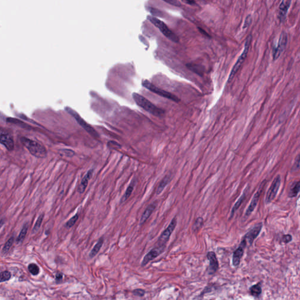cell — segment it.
<instances>
[{
	"mask_svg": "<svg viewBox=\"0 0 300 300\" xmlns=\"http://www.w3.org/2000/svg\"><path fill=\"white\" fill-rule=\"evenodd\" d=\"M246 190H247V189H246L244 190V191L243 192V193L242 195V196L239 198V199L237 200V201L236 202V203L234 204V206L233 207V208L231 209V214H230V216L231 217H232L233 216V215L235 213V212L239 209V208L241 204L243 203V200H244V199L246 198Z\"/></svg>",
	"mask_w": 300,
	"mask_h": 300,
	"instance_id": "obj_22",
	"label": "cell"
},
{
	"mask_svg": "<svg viewBox=\"0 0 300 300\" xmlns=\"http://www.w3.org/2000/svg\"><path fill=\"white\" fill-rule=\"evenodd\" d=\"M93 172V169H90L84 175V177L82 179L80 185H79L78 189H77V191H78L79 193H83L84 192L86 188L87 185H88V181H89V180L92 177Z\"/></svg>",
	"mask_w": 300,
	"mask_h": 300,
	"instance_id": "obj_18",
	"label": "cell"
},
{
	"mask_svg": "<svg viewBox=\"0 0 300 300\" xmlns=\"http://www.w3.org/2000/svg\"><path fill=\"white\" fill-rule=\"evenodd\" d=\"M103 242H104V238L101 237L99 240V241L97 242V243L95 244V246H94V247L93 248L92 251L90 252V253L89 254V257L90 258H93L97 255V253H99V252L100 251V249L102 248V247L103 246Z\"/></svg>",
	"mask_w": 300,
	"mask_h": 300,
	"instance_id": "obj_20",
	"label": "cell"
},
{
	"mask_svg": "<svg viewBox=\"0 0 300 300\" xmlns=\"http://www.w3.org/2000/svg\"><path fill=\"white\" fill-rule=\"evenodd\" d=\"M0 282H5L9 280L11 277V274L8 271H4L0 274Z\"/></svg>",
	"mask_w": 300,
	"mask_h": 300,
	"instance_id": "obj_30",
	"label": "cell"
},
{
	"mask_svg": "<svg viewBox=\"0 0 300 300\" xmlns=\"http://www.w3.org/2000/svg\"><path fill=\"white\" fill-rule=\"evenodd\" d=\"M198 30H199V31H200V32H203V33H202V34H204L205 36H206V37H209V35H208V34H207V33H206L205 31H203L202 29H201V28H198Z\"/></svg>",
	"mask_w": 300,
	"mask_h": 300,
	"instance_id": "obj_39",
	"label": "cell"
},
{
	"mask_svg": "<svg viewBox=\"0 0 300 300\" xmlns=\"http://www.w3.org/2000/svg\"><path fill=\"white\" fill-rule=\"evenodd\" d=\"M287 43V35L286 33L281 34L277 47L273 50V59H277L283 50L285 49Z\"/></svg>",
	"mask_w": 300,
	"mask_h": 300,
	"instance_id": "obj_10",
	"label": "cell"
},
{
	"mask_svg": "<svg viewBox=\"0 0 300 300\" xmlns=\"http://www.w3.org/2000/svg\"><path fill=\"white\" fill-rule=\"evenodd\" d=\"M246 246V239H243L239 247L234 252L233 255L232 262L233 265L234 267H237L240 264V260L243 256L244 250Z\"/></svg>",
	"mask_w": 300,
	"mask_h": 300,
	"instance_id": "obj_12",
	"label": "cell"
},
{
	"mask_svg": "<svg viewBox=\"0 0 300 300\" xmlns=\"http://www.w3.org/2000/svg\"><path fill=\"white\" fill-rule=\"evenodd\" d=\"M182 1H185V2L186 1V2H187V4H193V3H194V2H193V1H190V0H182Z\"/></svg>",
	"mask_w": 300,
	"mask_h": 300,
	"instance_id": "obj_40",
	"label": "cell"
},
{
	"mask_svg": "<svg viewBox=\"0 0 300 300\" xmlns=\"http://www.w3.org/2000/svg\"><path fill=\"white\" fill-rule=\"evenodd\" d=\"M250 293L255 297H258L262 293V287L260 283H258L252 286L250 289Z\"/></svg>",
	"mask_w": 300,
	"mask_h": 300,
	"instance_id": "obj_24",
	"label": "cell"
},
{
	"mask_svg": "<svg viewBox=\"0 0 300 300\" xmlns=\"http://www.w3.org/2000/svg\"><path fill=\"white\" fill-rule=\"evenodd\" d=\"M79 218V216L77 215H75V216H74L72 218H71L68 222L66 224V226L67 227H72V226H74L76 222H77V219Z\"/></svg>",
	"mask_w": 300,
	"mask_h": 300,
	"instance_id": "obj_31",
	"label": "cell"
},
{
	"mask_svg": "<svg viewBox=\"0 0 300 300\" xmlns=\"http://www.w3.org/2000/svg\"><path fill=\"white\" fill-rule=\"evenodd\" d=\"M291 0H283L279 6L278 17L281 21L284 19L290 6Z\"/></svg>",
	"mask_w": 300,
	"mask_h": 300,
	"instance_id": "obj_16",
	"label": "cell"
},
{
	"mask_svg": "<svg viewBox=\"0 0 300 300\" xmlns=\"http://www.w3.org/2000/svg\"><path fill=\"white\" fill-rule=\"evenodd\" d=\"M21 141L32 155L40 158L46 156L47 151L45 147L37 141L25 137H22Z\"/></svg>",
	"mask_w": 300,
	"mask_h": 300,
	"instance_id": "obj_2",
	"label": "cell"
},
{
	"mask_svg": "<svg viewBox=\"0 0 300 300\" xmlns=\"http://www.w3.org/2000/svg\"><path fill=\"white\" fill-rule=\"evenodd\" d=\"M300 191V181L296 182L294 185L291 187L289 193H288V196L290 198H294L296 197Z\"/></svg>",
	"mask_w": 300,
	"mask_h": 300,
	"instance_id": "obj_25",
	"label": "cell"
},
{
	"mask_svg": "<svg viewBox=\"0 0 300 300\" xmlns=\"http://www.w3.org/2000/svg\"><path fill=\"white\" fill-rule=\"evenodd\" d=\"M133 293L134 294V296H139V297H143L144 296L146 292L144 290H142V289H137V290H135L133 291Z\"/></svg>",
	"mask_w": 300,
	"mask_h": 300,
	"instance_id": "obj_35",
	"label": "cell"
},
{
	"mask_svg": "<svg viewBox=\"0 0 300 300\" xmlns=\"http://www.w3.org/2000/svg\"><path fill=\"white\" fill-rule=\"evenodd\" d=\"M0 142L6 149L8 151H12L14 148V142L12 137L10 134L4 131L2 129L1 131Z\"/></svg>",
	"mask_w": 300,
	"mask_h": 300,
	"instance_id": "obj_11",
	"label": "cell"
},
{
	"mask_svg": "<svg viewBox=\"0 0 300 300\" xmlns=\"http://www.w3.org/2000/svg\"><path fill=\"white\" fill-rule=\"evenodd\" d=\"M43 217H44V214H41L38 218L37 221L35 223V224L34 225L33 229H32V233L33 234L34 233H36L39 230V228L40 227V226L41 224L42 223V221H43Z\"/></svg>",
	"mask_w": 300,
	"mask_h": 300,
	"instance_id": "obj_27",
	"label": "cell"
},
{
	"mask_svg": "<svg viewBox=\"0 0 300 300\" xmlns=\"http://www.w3.org/2000/svg\"><path fill=\"white\" fill-rule=\"evenodd\" d=\"M2 225H3V220L2 219V220H1V226H2Z\"/></svg>",
	"mask_w": 300,
	"mask_h": 300,
	"instance_id": "obj_41",
	"label": "cell"
},
{
	"mask_svg": "<svg viewBox=\"0 0 300 300\" xmlns=\"http://www.w3.org/2000/svg\"><path fill=\"white\" fill-rule=\"evenodd\" d=\"M166 246H157V247L152 249L144 256L142 262L141 266L146 265L151 260L155 259L159 256L165 249Z\"/></svg>",
	"mask_w": 300,
	"mask_h": 300,
	"instance_id": "obj_9",
	"label": "cell"
},
{
	"mask_svg": "<svg viewBox=\"0 0 300 300\" xmlns=\"http://www.w3.org/2000/svg\"><path fill=\"white\" fill-rule=\"evenodd\" d=\"M133 98L134 100L138 106L143 108L146 111L150 112V114L156 116H161L164 114V112L163 110L156 107L155 105L152 103L150 100H147L141 94L137 93H134L133 94Z\"/></svg>",
	"mask_w": 300,
	"mask_h": 300,
	"instance_id": "obj_1",
	"label": "cell"
},
{
	"mask_svg": "<svg viewBox=\"0 0 300 300\" xmlns=\"http://www.w3.org/2000/svg\"><path fill=\"white\" fill-rule=\"evenodd\" d=\"M280 184H281V178L280 175H278L274 178L270 187L267 191L265 200L266 203H270L275 198L277 193V192L279 189Z\"/></svg>",
	"mask_w": 300,
	"mask_h": 300,
	"instance_id": "obj_8",
	"label": "cell"
},
{
	"mask_svg": "<svg viewBox=\"0 0 300 300\" xmlns=\"http://www.w3.org/2000/svg\"><path fill=\"white\" fill-rule=\"evenodd\" d=\"M292 240V236L290 234H287L283 236V242L285 243H289Z\"/></svg>",
	"mask_w": 300,
	"mask_h": 300,
	"instance_id": "obj_37",
	"label": "cell"
},
{
	"mask_svg": "<svg viewBox=\"0 0 300 300\" xmlns=\"http://www.w3.org/2000/svg\"><path fill=\"white\" fill-rule=\"evenodd\" d=\"M157 204H158V203L156 202V201H155L148 206V207L146 208V209L144 211V213L142 215V216L140 219V225H143L147 221V220L150 218L152 213L155 209V208L157 206Z\"/></svg>",
	"mask_w": 300,
	"mask_h": 300,
	"instance_id": "obj_17",
	"label": "cell"
},
{
	"mask_svg": "<svg viewBox=\"0 0 300 300\" xmlns=\"http://www.w3.org/2000/svg\"><path fill=\"white\" fill-rule=\"evenodd\" d=\"M142 85L145 88L147 89L148 90L151 91L152 92L155 93V94H156L161 97H165V98L169 99V100H172L175 102H178L180 101V99L175 95L155 86L154 84L151 83L150 81H149L147 80H143L142 82Z\"/></svg>",
	"mask_w": 300,
	"mask_h": 300,
	"instance_id": "obj_5",
	"label": "cell"
},
{
	"mask_svg": "<svg viewBox=\"0 0 300 300\" xmlns=\"http://www.w3.org/2000/svg\"><path fill=\"white\" fill-rule=\"evenodd\" d=\"M177 224V219L176 217H174L167 228L165 229L160 235L157 241V246H166V244L169 240L170 236L174 231Z\"/></svg>",
	"mask_w": 300,
	"mask_h": 300,
	"instance_id": "obj_6",
	"label": "cell"
},
{
	"mask_svg": "<svg viewBox=\"0 0 300 300\" xmlns=\"http://www.w3.org/2000/svg\"><path fill=\"white\" fill-rule=\"evenodd\" d=\"M62 278H63V274L62 273H56V277H55V279L56 281H59L62 279Z\"/></svg>",
	"mask_w": 300,
	"mask_h": 300,
	"instance_id": "obj_38",
	"label": "cell"
},
{
	"mask_svg": "<svg viewBox=\"0 0 300 300\" xmlns=\"http://www.w3.org/2000/svg\"><path fill=\"white\" fill-rule=\"evenodd\" d=\"M28 268L30 273L34 275H37L39 273V268L36 264L31 263L29 264Z\"/></svg>",
	"mask_w": 300,
	"mask_h": 300,
	"instance_id": "obj_29",
	"label": "cell"
},
{
	"mask_svg": "<svg viewBox=\"0 0 300 300\" xmlns=\"http://www.w3.org/2000/svg\"><path fill=\"white\" fill-rule=\"evenodd\" d=\"M264 185H265V183L264 182H262V184L260 186L259 189L257 190L256 193L253 196V199H252V201L250 202V204L249 205L248 208L246 210V216H249L253 212V211L255 210V208L256 207V206L257 205L260 196L261 195V193H262V192Z\"/></svg>",
	"mask_w": 300,
	"mask_h": 300,
	"instance_id": "obj_13",
	"label": "cell"
},
{
	"mask_svg": "<svg viewBox=\"0 0 300 300\" xmlns=\"http://www.w3.org/2000/svg\"><path fill=\"white\" fill-rule=\"evenodd\" d=\"M251 22H252V17L250 15H249L248 16H247V17L245 19L244 25L243 27V29H246L247 27H249L250 26Z\"/></svg>",
	"mask_w": 300,
	"mask_h": 300,
	"instance_id": "obj_34",
	"label": "cell"
},
{
	"mask_svg": "<svg viewBox=\"0 0 300 300\" xmlns=\"http://www.w3.org/2000/svg\"><path fill=\"white\" fill-rule=\"evenodd\" d=\"M147 19H149L155 27L158 28L165 37L173 41L174 42H178L179 41V38L178 36L175 34L171 30H169L168 26L163 21L152 16H148Z\"/></svg>",
	"mask_w": 300,
	"mask_h": 300,
	"instance_id": "obj_3",
	"label": "cell"
},
{
	"mask_svg": "<svg viewBox=\"0 0 300 300\" xmlns=\"http://www.w3.org/2000/svg\"></svg>",
	"mask_w": 300,
	"mask_h": 300,
	"instance_id": "obj_42",
	"label": "cell"
},
{
	"mask_svg": "<svg viewBox=\"0 0 300 300\" xmlns=\"http://www.w3.org/2000/svg\"><path fill=\"white\" fill-rule=\"evenodd\" d=\"M60 151H61V154L66 156L71 157V156H72L75 155V152L71 150L64 149V150H61Z\"/></svg>",
	"mask_w": 300,
	"mask_h": 300,
	"instance_id": "obj_32",
	"label": "cell"
},
{
	"mask_svg": "<svg viewBox=\"0 0 300 300\" xmlns=\"http://www.w3.org/2000/svg\"><path fill=\"white\" fill-rule=\"evenodd\" d=\"M203 225V218L202 217H199L196 219L194 224L193 225L192 229H193V231H198V230H199V229H200L202 227Z\"/></svg>",
	"mask_w": 300,
	"mask_h": 300,
	"instance_id": "obj_28",
	"label": "cell"
},
{
	"mask_svg": "<svg viewBox=\"0 0 300 300\" xmlns=\"http://www.w3.org/2000/svg\"><path fill=\"white\" fill-rule=\"evenodd\" d=\"M28 227H29V226H28V223H25L20 233H19V236L17 237V238L16 239L17 244H21L23 242V241L24 240L25 236L27 235V231L28 230Z\"/></svg>",
	"mask_w": 300,
	"mask_h": 300,
	"instance_id": "obj_19",
	"label": "cell"
},
{
	"mask_svg": "<svg viewBox=\"0 0 300 300\" xmlns=\"http://www.w3.org/2000/svg\"><path fill=\"white\" fill-rule=\"evenodd\" d=\"M252 39V37L251 35H249L248 37L247 38L246 42H245V44H244V48L243 52H242V55L238 58L236 63L234 65V66H233V69H232V70L231 71V73L230 74L229 79H228V81L229 82L233 78L234 76L236 75V74L239 70V69L240 68L241 66L242 65V64L243 63L244 61H245V59H246V58L247 57V53L249 52V48H250Z\"/></svg>",
	"mask_w": 300,
	"mask_h": 300,
	"instance_id": "obj_4",
	"label": "cell"
},
{
	"mask_svg": "<svg viewBox=\"0 0 300 300\" xmlns=\"http://www.w3.org/2000/svg\"><path fill=\"white\" fill-rule=\"evenodd\" d=\"M135 184H136V181H135L134 180H133L131 182L130 185L127 187V189L124 195L122 197V198L121 199V203L125 202L130 196V195H131V193H132V192H133V191L134 190V187Z\"/></svg>",
	"mask_w": 300,
	"mask_h": 300,
	"instance_id": "obj_23",
	"label": "cell"
},
{
	"mask_svg": "<svg viewBox=\"0 0 300 300\" xmlns=\"http://www.w3.org/2000/svg\"><path fill=\"white\" fill-rule=\"evenodd\" d=\"M171 181V177L169 175H166L160 182L158 187L156 189V194H160L163 190L165 189V187Z\"/></svg>",
	"mask_w": 300,
	"mask_h": 300,
	"instance_id": "obj_21",
	"label": "cell"
},
{
	"mask_svg": "<svg viewBox=\"0 0 300 300\" xmlns=\"http://www.w3.org/2000/svg\"><path fill=\"white\" fill-rule=\"evenodd\" d=\"M207 258L209 261V274H213L218 271L219 266L215 253L213 252H208L207 254Z\"/></svg>",
	"mask_w": 300,
	"mask_h": 300,
	"instance_id": "obj_14",
	"label": "cell"
},
{
	"mask_svg": "<svg viewBox=\"0 0 300 300\" xmlns=\"http://www.w3.org/2000/svg\"><path fill=\"white\" fill-rule=\"evenodd\" d=\"M163 1H164L166 2H167L168 4L172 5L178 6H181L180 2L179 1H177V0H163Z\"/></svg>",
	"mask_w": 300,
	"mask_h": 300,
	"instance_id": "obj_36",
	"label": "cell"
},
{
	"mask_svg": "<svg viewBox=\"0 0 300 300\" xmlns=\"http://www.w3.org/2000/svg\"><path fill=\"white\" fill-rule=\"evenodd\" d=\"M65 110L75 118L79 125H80L86 131L90 133L92 136L94 137H98V134L97 132L94 130V128L89 124H87L84 120H83V119L73 109L67 107L65 108Z\"/></svg>",
	"mask_w": 300,
	"mask_h": 300,
	"instance_id": "obj_7",
	"label": "cell"
},
{
	"mask_svg": "<svg viewBox=\"0 0 300 300\" xmlns=\"http://www.w3.org/2000/svg\"><path fill=\"white\" fill-rule=\"evenodd\" d=\"M300 167V154L298 155V156H297L296 160H295V162L293 166V168H292V171H296L297 169H298Z\"/></svg>",
	"mask_w": 300,
	"mask_h": 300,
	"instance_id": "obj_33",
	"label": "cell"
},
{
	"mask_svg": "<svg viewBox=\"0 0 300 300\" xmlns=\"http://www.w3.org/2000/svg\"><path fill=\"white\" fill-rule=\"evenodd\" d=\"M14 237L12 236L5 243V244H4V246L3 248H2V254L5 255V254H6L8 252V251L10 249V248L12 246V244L14 243Z\"/></svg>",
	"mask_w": 300,
	"mask_h": 300,
	"instance_id": "obj_26",
	"label": "cell"
},
{
	"mask_svg": "<svg viewBox=\"0 0 300 300\" xmlns=\"http://www.w3.org/2000/svg\"><path fill=\"white\" fill-rule=\"evenodd\" d=\"M262 223L258 224L255 226L249 232H247L244 236L243 239L247 240L250 244H252L255 239L258 236L262 229Z\"/></svg>",
	"mask_w": 300,
	"mask_h": 300,
	"instance_id": "obj_15",
	"label": "cell"
}]
</instances>
